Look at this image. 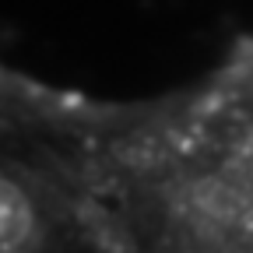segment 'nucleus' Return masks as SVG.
Wrapping results in <instances>:
<instances>
[{"instance_id":"f257e3e1","label":"nucleus","mask_w":253,"mask_h":253,"mask_svg":"<svg viewBox=\"0 0 253 253\" xmlns=\"http://www.w3.org/2000/svg\"><path fill=\"white\" fill-rule=\"evenodd\" d=\"M71 183L109 253H253V116L214 63L144 99L46 84Z\"/></svg>"},{"instance_id":"f03ea898","label":"nucleus","mask_w":253,"mask_h":253,"mask_svg":"<svg viewBox=\"0 0 253 253\" xmlns=\"http://www.w3.org/2000/svg\"><path fill=\"white\" fill-rule=\"evenodd\" d=\"M0 253H109L71 183L46 81L0 60Z\"/></svg>"},{"instance_id":"7ed1b4c3","label":"nucleus","mask_w":253,"mask_h":253,"mask_svg":"<svg viewBox=\"0 0 253 253\" xmlns=\"http://www.w3.org/2000/svg\"><path fill=\"white\" fill-rule=\"evenodd\" d=\"M221 63H225V71L232 74L239 95H243V102L253 116V36H243L232 42V49L221 56Z\"/></svg>"}]
</instances>
